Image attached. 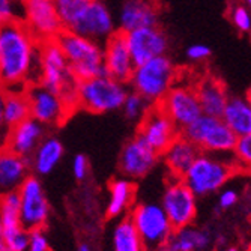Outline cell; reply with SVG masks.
<instances>
[{
  "label": "cell",
  "mask_w": 251,
  "mask_h": 251,
  "mask_svg": "<svg viewBox=\"0 0 251 251\" xmlns=\"http://www.w3.org/2000/svg\"><path fill=\"white\" fill-rule=\"evenodd\" d=\"M233 155L241 169L245 170L248 166H251V132L238 137L233 148Z\"/></svg>",
  "instance_id": "cell-34"
},
{
  "label": "cell",
  "mask_w": 251,
  "mask_h": 251,
  "mask_svg": "<svg viewBox=\"0 0 251 251\" xmlns=\"http://www.w3.org/2000/svg\"><path fill=\"white\" fill-rule=\"evenodd\" d=\"M78 251H90V250H89V247H87L86 244H83V245H80Z\"/></svg>",
  "instance_id": "cell-44"
},
{
  "label": "cell",
  "mask_w": 251,
  "mask_h": 251,
  "mask_svg": "<svg viewBox=\"0 0 251 251\" xmlns=\"http://www.w3.org/2000/svg\"><path fill=\"white\" fill-rule=\"evenodd\" d=\"M200 152L201 151L193 142L185 139L184 135H179L161 155L164 156V163L170 173L176 179H182V176L191 167Z\"/></svg>",
  "instance_id": "cell-22"
},
{
  "label": "cell",
  "mask_w": 251,
  "mask_h": 251,
  "mask_svg": "<svg viewBox=\"0 0 251 251\" xmlns=\"http://www.w3.org/2000/svg\"><path fill=\"white\" fill-rule=\"evenodd\" d=\"M124 35L135 65L145 63L146 60L158 56H164L169 49L167 36L158 26L140 27Z\"/></svg>",
  "instance_id": "cell-15"
},
{
  "label": "cell",
  "mask_w": 251,
  "mask_h": 251,
  "mask_svg": "<svg viewBox=\"0 0 251 251\" xmlns=\"http://www.w3.org/2000/svg\"><path fill=\"white\" fill-rule=\"evenodd\" d=\"M182 135L193 142L201 152L229 153L233 152L238 137L221 118L201 115L182 129Z\"/></svg>",
  "instance_id": "cell-8"
},
{
  "label": "cell",
  "mask_w": 251,
  "mask_h": 251,
  "mask_svg": "<svg viewBox=\"0 0 251 251\" xmlns=\"http://www.w3.org/2000/svg\"><path fill=\"white\" fill-rule=\"evenodd\" d=\"M5 95H6V87L0 83V143L5 142L6 132H8V128H6L5 121H3V100H5Z\"/></svg>",
  "instance_id": "cell-41"
},
{
  "label": "cell",
  "mask_w": 251,
  "mask_h": 251,
  "mask_svg": "<svg viewBox=\"0 0 251 251\" xmlns=\"http://www.w3.org/2000/svg\"><path fill=\"white\" fill-rule=\"evenodd\" d=\"M187 56L193 62H200V60H204L211 56V49L204 44H194V45H190L188 47Z\"/></svg>",
  "instance_id": "cell-38"
},
{
  "label": "cell",
  "mask_w": 251,
  "mask_h": 251,
  "mask_svg": "<svg viewBox=\"0 0 251 251\" xmlns=\"http://www.w3.org/2000/svg\"><path fill=\"white\" fill-rule=\"evenodd\" d=\"M176 68L173 62L164 54L145 63L135 65L129 84L134 92L142 95L151 105L159 104L176 81Z\"/></svg>",
  "instance_id": "cell-5"
},
{
  "label": "cell",
  "mask_w": 251,
  "mask_h": 251,
  "mask_svg": "<svg viewBox=\"0 0 251 251\" xmlns=\"http://www.w3.org/2000/svg\"><path fill=\"white\" fill-rule=\"evenodd\" d=\"M20 194V224L25 230H42L50 215V206L44 194L42 184L35 176H27L18 188Z\"/></svg>",
  "instance_id": "cell-9"
},
{
  "label": "cell",
  "mask_w": 251,
  "mask_h": 251,
  "mask_svg": "<svg viewBox=\"0 0 251 251\" xmlns=\"http://www.w3.org/2000/svg\"><path fill=\"white\" fill-rule=\"evenodd\" d=\"M245 2H247V5L250 6V9H251V0H245Z\"/></svg>",
  "instance_id": "cell-46"
},
{
  "label": "cell",
  "mask_w": 251,
  "mask_h": 251,
  "mask_svg": "<svg viewBox=\"0 0 251 251\" xmlns=\"http://www.w3.org/2000/svg\"><path fill=\"white\" fill-rule=\"evenodd\" d=\"M194 90L199 98L203 115L212 118H221L227 100H229V95H227L224 86L218 80L208 77L199 81Z\"/></svg>",
  "instance_id": "cell-23"
},
{
  "label": "cell",
  "mask_w": 251,
  "mask_h": 251,
  "mask_svg": "<svg viewBox=\"0 0 251 251\" xmlns=\"http://www.w3.org/2000/svg\"><path fill=\"white\" fill-rule=\"evenodd\" d=\"M115 18L102 0H92L73 26V32L83 35L92 41H107L115 33Z\"/></svg>",
  "instance_id": "cell-16"
},
{
  "label": "cell",
  "mask_w": 251,
  "mask_h": 251,
  "mask_svg": "<svg viewBox=\"0 0 251 251\" xmlns=\"http://www.w3.org/2000/svg\"><path fill=\"white\" fill-rule=\"evenodd\" d=\"M229 153L200 152L191 167L182 176V180L196 196L215 193L227 180H230L238 170H241L235 155L230 158Z\"/></svg>",
  "instance_id": "cell-3"
},
{
  "label": "cell",
  "mask_w": 251,
  "mask_h": 251,
  "mask_svg": "<svg viewBox=\"0 0 251 251\" xmlns=\"http://www.w3.org/2000/svg\"><path fill=\"white\" fill-rule=\"evenodd\" d=\"M245 170H247V172H248V175H250V176H251V166H248V167H247V169H245Z\"/></svg>",
  "instance_id": "cell-45"
},
{
  "label": "cell",
  "mask_w": 251,
  "mask_h": 251,
  "mask_svg": "<svg viewBox=\"0 0 251 251\" xmlns=\"http://www.w3.org/2000/svg\"><path fill=\"white\" fill-rule=\"evenodd\" d=\"M3 230H5V227H3V223H2V215H0V238L3 236Z\"/></svg>",
  "instance_id": "cell-43"
},
{
  "label": "cell",
  "mask_w": 251,
  "mask_h": 251,
  "mask_svg": "<svg viewBox=\"0 0 251 251\" xmlns=\"http://www.w3.org/2000/svg\"><path fill=\"white\" fill-rule=\"evenodd\" d=\"M30 163L6 148H0V196L18 191L20 185L29 176Z\"/></svg>",
  "instance_id": "cell-21"
},
{
  "label": "cell",
  "mask_w": 251,
  "mask_h": 251,
  "mask_svg": "<svg viewBox=\"0 0 251 251\" xmlns=\"http://www.w3.org/2000/svg\"><path fill=\"white\" fill-rule=\"evenodd\" d=\"M41 41L21 20L0 25V83L6 89H26L39 80Z\"/></svg>",
  "instance_id": "cell-1"
},
{
  "label": "cell",
  "mask_w": 251,
  "mask_h": 251,
  "mask_svg": "<svg viewBox=\"0 0 251 251\" xmlns=\"http://www.w3.org/2000/svg\"><path fill=\"white\" fill-rule=\"evenodd\" d=\"M39 84L47 87L65 101V104L73 111L77 104V86L71 66L65 54L54 39L41 42V57H39Z\"/></svg>",
  "instance_id": "cell-2"
},
{
  "label": "cell",
  "mask_w": 251,
  "mask_h": 251,
  "mask_svg": "<svg viewBox=\"0 0 251 251\" xmlns=\"http://www.w3.org/2000/svg\"><path fill=\"white\" fill-rule=\"evenodd\" d=\"M248 98H250V101H251V94H250V97H248Z\"/></svg>",
  "instance_id": "cell-48"
},
{
  "label": "cell",
  "mask_w": 251,
  "mask_h": 251,
  "mask_svg": "<svg viewBox=\"0 0 251 251\" xmlns=\"http://www.w3.org/2000/svg\"><path fill=\"white\" fill-rule=\"evenodd\" d=\"M227 251H238L236 248H229V250H227Z\"/></svg>",
  "instance_id": "cell-47"
},
{
  "label": "cell",
  "mask_w": 251,
  "mask_h": 251,
  "mask_svg": "<svg viewBox=\"0 0 251 251\" xmlns=\"http://www.w3.org/2000/svg\"><path fill=\"white\" fill-rule=\"evenodd\" d=\"M137 135L142 137L146 145H149L156 153L161 155L180 135V129L166 115L161 107L153 104L142 118Z\"/></svg>",
  "instance_id": "cell-13"
},
{
  "label": "cell",
  "mask_w": 251,
  "mask_h": 251,
  "mask_svg": "<svg viewBox=\"0 0 251 251\" xmlns=\"http://www.w3.org/2000/svg\"><path fill=\"white\" fill-rule=\"evenodd\" d=\"M158 105L180 131L203 115L194 87L188 86H173Z\"/></svg>",
  "instance_id": "cell-14"
},
{
  "label": "cell",
  "mask_w": 251,
  "mask_h": 251,
  "mask_svg": "<svg viewBox=\"0 0 251 251\" xmlns=\"http://www.w3.org/2000/svg\"><path fill=\"white\" fill-rule=\"evenodd\" d=\"M87 172H89V161L84 155H77L74 159H73V173L74 176L81 180L87 176Z\"/></svg>",
  "instance_id": "cell-39"
},
{
  "label": "cell",
  "mask_w": 251,
  "mask_h": 251,
  "mask_svg": "<svg viewBox=\"0 0 251 251\" xmlns=\"http://www.w3.org/2000/svg\"><path fill=\"white\" fill-rule=\"evenodd\" d=\"M102 57H104V68L108 77L122 83L129 81L135 63L131 57V53L125 41V35L122 32H115L104 42Z\"/></svg>",
  "instance_id": "cell-18"
},
{
  "label": "cell",
  "mask_w": 251,
  "mask_h": 251,
  "mask_svg": "<svg viewBox=\"0 0 251 251\" xmlns=\"http://www.w3.org/2000/svg\"><path fill=\"white\" fill-rule=\"evenodd\" d=\"M209 244V235L193 229L191 226L180 227L173 230L164 251H196L201 250Z\"/></svg>",
  "instance_id": "cell-27"
},
{
  "label": "cell",
  "mask_w": 251,
  "mask_h": 251,
  "mask_svg": "<svg viewBox=\"0 0 251 251\" xmlns=\"http://www.w3.org/2000/svg\"><path fill=\"white\" fill-rule=\"evenodd\" d=\"M137 233H139L145 251H164L172 233L170 224L164 209L158 203H140L129 215Z\"/></svg>",
  "instance_id": "cell-7"
},
{
  "label": "cell",
  "mask_w": 251,
  "mask_h": 251,
  "mask_svg": "<svg viewBox=\"0 0 251 251\" xmlns=\"http://www.w3.org/2000/svg\"><path fill=\"white\" fill-rule=\"evenodd\" d=\"M248 251H251V248H250V250H248Z\"/></svg>",
  "instance_id": "cell-49"
},
{
  "label": "cell",
  "mask_w": 251,
  "mask_h": 251,
  "mask_svg": "<svg viewBox=\"0 0 251 251\" xmlns=\"http://www.w3.org/2000/svg\"><path fill=\"white\" fill-rule=\"evenodd\" d=\"M44 132L45 126L38 121L29 118L8 128L5 148L20 156L29 158L39 146V143L44 140Z\"/></svg>",
  "instance_id": "cell-19"
},
{
  "label": "cell",
  "mask_w": 251,
  "mask_h": 251,
  "mask_svg": "<svg viewBox=\"0 0 251 251\" xmlns=\"http://www.w3.org/2000/svg\"><path fill=\"white\" fill-rule=\"evenodd\" d=\"M232 21L241 32H250L251 30V14L245 6H236L232 11Z\"/></svg>",
  "instance_id": "cell-36"
},
{
  "label": "cell",
  "mask_w": 251,
  "mask_h": 251,
  "mask_svg": "<svg viewBox=\"0 0 251 251\" xmlns=\"http://www.w3.org/2000/svg\"><path fill=\"white\" fill-rule=\"evenodd\" d=\"M26 95L30 107V118L44 126H57L71 115V110L53 90L44 87L39 83L29 84Z\"/></svg>",
  "instance_id": "cell-10"
},
{
  "label": "cell",
  "mask_w": 251,
  "mask_h": 251,
  "mask_svg": "<svg viewBox=\"0 0 251 251\" xmlns=\"http://www.w3.org/2000/svg\"><path fill=\"white\" fill-rule=\"evenodd\" d=\"M27 251H50L49 239L44 235L42 230L30 232V242H29Z\"/></svg>",
  "instance_id": "cell-37"
},
{
  "label": "cell",
  "mask_w": 251,
  "mask_h": 251,
  "mask_svg": "<svg viewBox=\"0 0 251 251\" xmlns=\"http://www.w3.org/2000/svg\"><path fill=\"white\" fill-rule=\"evenodd\" d=\"M238 201V191L236 190H224L220 196V209H229Z\"/></svg>",
  "instance_id": "cell-40"
},
{
  "label": "cell",
  "mask_w": 251,
  "mask_h": 251,
  "mask_svg": "<svg viewBox=\"0 0 251 251\" xmlns=\"http://www.w3.org/2000/svg\"><path fill=\"white\" fill-rule=\"evenodd\" d=\"M158 156L159 153H156L149 145H146L142 137L135 135L124 146L121 152V172L129 179L145 177L156 166Z\"/></svg>",
  "instance_id": "cell-17"
},
{
  "label": "cell",
  "mask_w": 251,
  "mask_h": 251,
  "mask_svg": "<svg viewBox=\"0 0 251 251\" xmlns=\"http://www.w3.org/2000/svg\"><path fill=\"white\" fill-rule=\"evenodd\" d=\"M90 2L92 0H53L63 29L71 30Z\"/></svg>",
  "instance_id": "cell-30"
},
{
  "label": "cell",
  "mask_w": 251,
  "mask_h": 251,
  "mask_svg": "<svg viewBox=\"0 0 251 251\" xmlns=\"http://www.w3.org/2000/svg\"><path fill=\"white\" fill-rule=\"evenodd\" d=\"M65 54L77 81L107 75L104 68L102 45L97 41L63 29L54 39Z\"/></svg>",
  "instance_id": "cell-4"
},
{
  "label": "cell",
  "mask_w": 251,
  "mask_h": 251,
  "mask_svg": "<svg viewBox=\"0 0 251 251\" xmlns=\"http://www.w3.org/2000/svg\"><path fill=\"white\" fill-rule=\"evenodd\" d=\"M161 208L164 209L173 229L190 226L197 214V196L185 185L182 179L169 184L163 194Z\"/></svg>",
  "instance_id": "cell-12"
},
{
  "label": "cell",
  "mask_w": 251,
  "mask_h": 251,
  "mask_svg": "<svg viewBox=\"0 0 251 251\" xmlns=\"http://www.w3.org/2000/svg\"><path fill=\"white\" fill-rule=\"evenodd\" d=\"M151 104L137 92H128L124 104H122V110L125 113V116L131 121H137V119H142L145 116V113L149 110Z\"/></svg>",
  "instance_id": "cell-32"
},
{
  "label": "cell",
  "mask_w": 251,
  "mask_h": 251,
  "mask_svg": "<svg viewBox=\"0 0 251 251\" xmlns=\"http://www.w3.org/2000/svg\"><path fill=\"white\" fill-rule=\"evenodd\" d=\"M159 11L155 0H126L119 12L118 25L122 33L156 26Z\"/></svg>",
  "instance_id": "cell-20"
},
{
  "label": "cell",
  "mask_w": 251,
  "mask_h": 251,
  "mask_svg": "<svg viewBox=\"0 0 251 251\" xmlns=\"http://www.w3.org/2000/svg\"><path fill=\"white\" fill-rule=\"evenodd\" d=\"M0 251H8V248H6V244H5L3 238H0Z\"/></svg>",
  "instance_id": "cell-42"
},
{
  "label": "cell",
  "mask_w": 251,
  "mask_h": 251,
  "mask_svg": "<svg viewBox=\"0 0 251 251\" xmlns=\"http://www.w3.org/2000/svg\"><path fill=\"white\" fill-rule=\"evenodd\" d=\"M30 118V107L26 89H6L3 100V121L6 128H11Z\"/></svg>",
  "instance_id": "cell-26"
},
{
  "label": "cell",
  "mask_w": 251,
  "mask_h": 251,
  "mask_svg": "<svg viewBox=\"0 0 251 251\" xmlns=\"http://www.w3.org/2000/svg\"><path fill=\"white\" fill-rule=\"evenodd\" d=\"M63 152L65 149L60 140H57L56 137H47V139H44L39 143V146L32 153V169L38 175L51 173L60 163Z\"/></svg>",
  "instance_id": "cell-25"
},
{
  "label": "cell",
  "mask_w": 251,
  "mask_h": 251,
  "mask_svg": "<svg viewBox=\"0 0 251 251\" xmlns=\"http://www.w3.org/2000/svg\"><path fill=\"white\" fill-rule=\"evenodd\" d=\"M23 12V0H0V25L21 20Z\"/></svg>",
  "instance_id": "cell-35"
},
{
  "label": "cell",
  "mask_w": 251,
  "mask_h": 251,
  "mask_svg": "<svg viewBox=\"0 0 251 251\" xmlns=\"http://www.w3.org/2000/svg\"><path fill=\"white\" fill-rule=\"evenodd\" d=\"M134 185L128 179H116L110 184V200L107 204L108 217L124 215L134 199Z\"/></svg>",
  "instance_id": "cell-28"
},
{
  "label": "cell",
  "mask_w": 251,
  "mask_h": 251,
  "mask_svg": "<svg viewBox=\"0 0 251 251\" xmlns=\"http://www.w3.org/2000/svg\"><path fill=\"white\" fill-rule=\"evenodd\" d=\"M113 248L115 251H145L142 239L137 233L131 218H124L113 233Z\"/></svg>",
  "instance_id": "cell-29"
},
{
  "label": "cell",
  "mask_w": 251,
  "mask_h": 251,
  "mask_svg": "<svg viewBox=\"0 0 251 251\" xmlns=\"http://www.w3.org/2000/svg\"><path fill=\"white\" fill-rule=\"evenodd\" d=\"M20 194L18 191H11L0 196V215L5 229L18 227L20 224Z\"/></svg>",
  "instance_id": "cell-31"
},
{
  "label": "cell",
  "mask_w": 251,
  "mask_h": 251,
  "mask_svg": "<svg viewBox=\"0 0 251 251\" xmlns=\"http://www.w3.org/2000/svg\"><path fill=\"white\" fill-rule=\"evenodd\" d=\"M21 21L41 42L56 39L63 30L53 0H23Z\"/></svg>",
  "instance_id": "cell-11"
},
{
  "label": "cell",
  "mask_w": 251,
  "mask_h": 251,
  "mask_svg": "<svg viewBox=\"0 0 251 251\" xmlns=\"http://www.w3.org/2000/svg\"><path fill=\"white\" fill-rule=\"evenodd\" d=\"M126 83L118 81L108 75H98L77 86V104L92 113H108L119 110L128 94Z\"/></svg>",
  "instance_id": "cell-6"
},
{
  "label": "cell",
  "mask_w": 251,
  "mask_h": 251,
  "mask_svg": "<svg viewBox=\"0 0 251 251\" xmlns=\"http://www.w3.org/2000/svg\"><path fill=\"white\" fill-rule=\"evenodd\" d=\"M223 122L236 137L251 132V101L248 97H229L221 115Z\"/></svg>",
  "instance_id": "cell-24"
},
{
  "label": "cell",
  "mask_w": 251,
  "mask_h": 251,
  "mask_svg": "<svg viewBox=\"0 0 251 251\" xmlns=\"http://www.w3.org/2000/svg\"><path fill=\"white\" fill-rule=\"evenodd\" d=\"M3 241L8 251H27L30 242V232L25 230L21 226L3 230Z\"/></svg>",
  "instance_id": "cell-33"
}]
</instances>
